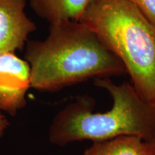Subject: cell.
<instances>
[{
  "instance_id": "cell-10",
  "label": "cell",
  "mask_w": 155,
  "mask_h": 155,
  "mask_svg": "<svg viewBox=\"0 0 155 155\" xmlns=\"http://www.w3.org/2000/svg\"><path fill=\"white\" fill-rule=\"evenodd\" d=\"M154 144H155V142H154Z\"/></svg>"
},
{
  "instance_id": "cell-6",
  "label": "cell",
  "mask_w": 155,
  "mask_h": 155,
  "mask_svg": "<svg viewBox=\"0 0 155 155\" xmlns=\"http://www.w3.org/2000/svg\"><path fill=\"white\" fill-rule=\"evenodd\" d=\"M91 0H30L39 17L53 24L61 21H79Z\"/></svg>"
},
{
  "instance_id": "cell-9",
  "label": "cell",
  "mask_w": 155,
  "mask_h": 155,
  "mask_svg": "<svg viewBox=\"0 0 155 155\" xmlns=\"http://www.w3.org/2000/svg\"><path fill=\"white\" fill-rule=\"evenodd\" d=\"M9 123L6 116L0 111V138L5 134L6 130L9 127Z\"/></svg>"
},
{
  "instance_id": "cell-5",
  "label": "cell",
  "mask_w": 155,
  "mask_h": 155,
  "mask_svg": "<svg viewBox=\"0 0 155 155\" xmlns=\"http://www.w3.org/2000/svg\"><path fill=\"white\" fill-rule=\"evenodd\" d=\"M27 0H0V53L22 50L37 26L25 12Z\"/></svg>"
},
{
  "instance_id": "cell-2",
  "label": "cell",
  "mask_w": 155,
  "mask_h": 155,
  "mask_svg": "<svg viewBox=\"0 0 155 155\" xmlns=\"http://www.w3.org/2000/svg\"><path fill=\"white\" fill-rule=\"evenodd\" d=\"M94 80L95 86L111 97V108L106 112L93 111L92 98L78 97L54 117L49 129L50 142L64 146L77 141L97 142L136 136L154 143L155 108L141 99L130 83L117 85L108 78Z\"/></svg>"
},
{
  "instance_id": "cell-1",
  "label": "cell",
  "mask_w": 155,
  "mask_h": 155,
  "mask_svg": "<svg viewBox=\"0 0 155 155\" xmlns=\"http://www.w3.org/2000/svg\"><path fill=\"white\" fill-rule=\"evenodd\" d=\"M25 59L30 67L31 88L42 92L127 73L119 58L79 21L50 24L46 39L28 40Z\"/></svg>"
},
{
  "instance_id": "cell-4",
  "label": "cell",
  "mask_w": 155,
  "mask_h": 155,
  "mask_svg": "<svg viewBox=\"0 0 155 155\" xmlns=\"http://www.w3.org/2000/svg\"><path fill=\"white\" fill-rule=\"evenodd\" d=\"M30 67L15 53H0V111L15 116L26 106Z\"/></svg>"
},
{
  "instance_id": "cell-7",
  "label": "cell",
  "mask_w": 155,
  "mask_h": 155,
  "mask_svg": "<svg viewBox=\"0 0 155 155\" xmlns=\"http://www.w3.org/2000/svg\"><path fill=\"white\" fill-rule=\"evenodd\" d=\"M83 155H155V144L136 136L94 142Z\"/></svg>"
},
{
  "instance_id": "cell-8",
  "label": "cell",
  "mask_w": 155,
  "mask_h": 155,
  "mask_svg": "<svg viewBox=\"0 0 155 155\" xmlns=\"http://www.w3.org/2000/svg\"><path fill=\"white\" fill-rule=\"evenodd\" d=\"M155 25V0H127Z\"/></svg>"
},
{
  "instance_id": "cell-3",
  "label": "cell",
  "mask_w": 155,
  "mask_h": 155,
  "mask_svg": "<svg viewBox=\"0 0 155 155\" xmlns=\"http://www.w3.org/2000/svg\"><path fill=\"white\" fill-rule=\"evenodd\" d=\"M79 22L119 58L139 96L155 108V25L127 0H91Z\"/></svg>"
}]
</instances>
